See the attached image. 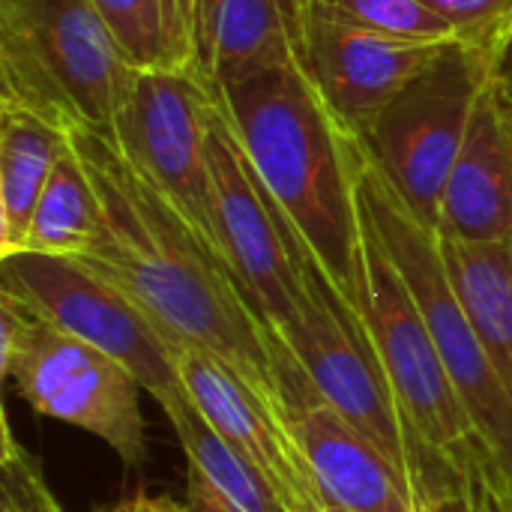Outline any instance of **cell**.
Masks as SVG:
<instances>
[{"instance_id": "obj_1", "label": "cell", "mask_w": 512, "mask_h": 512, "mask_svg": "<svg viewBox=\"0 0 512 512\" xmlns=\"http://www.w3.org/2000/svg\"><path fill=\"white\" fill-rule=\"evenodd\" d=\"M72 144L99 198V237L75 258L117 288L168 342L216 360L264 408L288 417L279 342L225 261L99 132Z\"/></svg>"}, {"instance_id": "obj_2", "label": "cell", "mask_w": 512, "mask_h": 512, "mask_svg": "<svg viewBox=\"0 0 512 512\" xmlns=\"http://www.w3.org/2000/svg\"><path fill=\"white\" fill-rule=\"evenodd\" d=\"M216 93L270 201L354 306L363 234L351 165L354 129L333 114L300 57Z\"/></svg>"}, {"instance_id": "obj_3", "label": "cell", "mask_w": 512, "mask_h": 512, "mask_svg": "<svg viewBox=\"0 0 512 512\" xmlns=\"http://www.w3.org/2000/svg\"><path fill=\"white\" fill-rule=\"evenodd\" d=\"M132 75L93 0H0V105L111 138Z\"/></svg>"}, {"instance_id": "obj_4", "label": "cell", "mask_w": 512, "mask_h": 512, "mask_svg": "<svg viewBox=\"0 0 512 512\" xmlns=\"http://www.w3.org/2000/svg\"><path fill=\"white\" fill-rule=\"evenodd\" d=\"M351 165L363 219L372 225L414 294L480 438L512 486V402L453 288L438 228L411 210V204L375 165L357 132L351 135Z\"/></svg>"}, {"instance_id": "obj_5", "label": "cell", "mask_w": 512, "mask_h": 512, "mask_svg": "<svg viewBox=\"0 0 512 512\" xmlns=\"http://www.w3.org/2000/svg\"><path fill=\"white\" fill-rule=\"evenodd\" d=\"M354 312L393 387L417 447L441 480L453 462L483 450L486 441L480 438L441 360L414 294L366 219L360 234Z\"/></svg>"}, {"instance_id": "obj_6", "label": "cell", "mask_w": 512, "mask_h": 512, "mask_svg": "<svg viewBox=\"0 0 512 512\" xmlns=\"http://www.w3.org/2000/svg\"><path fill=\"white\" fill-rule=\"evenodd\" d=\"M0 369L39 414L105 441L126 468L147 459L141 381L0 288Z\"/></svg>"}, {"instance_id": "obj_7", "label": "cell", "mask_w": 512, "mask_h": 512, "mask_svg": "<svg viewBox=\"0 0 512 512\" xmlns=\"http://www.w3.org/2000/svg\"><path fill=\"white\" fill-rule=\"evenodd\" d=\"M300 270L306 282L300 309L273 336L303 369L312 390L390 453V459L408 474L420 504V498L438 483V474L417 447L354 306L330 282L303 240Z\"/></svg>"}, {"instance_id": "obj_8", "label": "cell", "mask_w": 512, "mask_h": 512, "mask_svg": "<svg viewBox=\"0 0 512 512\" xmlns=\"http://www.w3.org/2000/svg\"><path fill=\"white\" fill-rule=\"evenodd\" d=\"M492 72L495 60L450 39L360 132L363 147L384 177L411 210L435 228L447 183L465 147L474 105Z\"/></svg>"}, {"instance_id": "obj_9", "label": "cell", "mask_w": 512, "mask_h": 512, "mask_svg": "<svg viewBox=\"0 0 512 512\" xmlns=\"http://www.w3.org/2000/svg\"><path fill=\"white\" fill-rule=\"evenodd\" d=\"M210 111V84L195 69H135L111 141L222 258L213 210Z\"/></svg>"}, {"instance_id": "obj_10", "label": "cell", "mask_w": 512, "mask_h": 512, "mask_svg": "<svg viewBox=\"0 0 512 512\" xmlns=\"http://www.w3.org/2000/svg\"><path fill=\"white\" fill-rule=\"evenodd\" d=\"M3 261V291L57 330L120 360L165 405L186 387L171 342L105 279L75 258L15 252Z\"/></svg>"}, {"instance_id": "obj_11", "label": "cell", "mask_w": 512, "mask_h": 512, "mask_svg": "<svg viewBox=\"0 0 512 512\" xmlns=\"http://www.w3.org/2000/svg\"><path fill=\"white\" fill-rule=\"evenodd\" d=\"M210 93V168L222 261L252 309L276 333L297 315L306 294L300 237L252 171L216 87Z\"/></svg>"}, {"instance_id": "obj_12", "label": "cell", "mask_w": 512, "mask_h": 512, "mask_svg": "<svg viewBox=\"0 0 512 512\" xmlns=\"http://www.w3.org/2000/svg\"><path fill=\"white\" fill-rule=\"evenodd\" d=\"M441 48L444 42L390 39L303 6L297 57L333 114L360 135Z\"/></svg>"}, {"instance_id": "obj_13", "label": "cell", "mask_w": 512, "mask_h": 512, "mask_svg": "<svg viewBox=\"0 0 512 512\" xmlns=\"http://www.w3.org/2000/svg\"><path fill=\"white\" fill-rule=\"evenodd\" d=\"M180 381L204 420L264 480L282 512H327L315 471L285 414L264 408L216 360L174 348Z\"/></svg>"}, {"instance_id": "obj_14", "label": "cell", "mask_w": 512, "mask_h": 512, "mask_svg": "<svg viewBox=\"0 0 512 512\" xmlns=\"http://www.w3.org/2000/svg\"><path fill=\"white\" fill-rule=\"evenodd\" d=\"M327 507L354 512H420L408 474L363 429L309 390L288 408Z\"/></svg>"}, {"instance_id": "obj_15", "label": "cell", "mask_w": 512, "mask_h": 512, "mask_svg": "<svg viewBox=\"0 0 512 512\" xmlns=\"http://www.w3.org/2000/svg\"><path fill=\"white\" fill-rule=\"evenodd\" d=\"M441 237L507 240L512 237V96L486 81L465 135V147L444 192Z\"/></svg>"}, {"instance_id": "obj_16", "label": "cell", "mask_w": 512, "mask_h": 512, "mask_svg": "<svg viewBox=\"0 0 512 512\" xmlns=\"http://www.w3.org/2000/svg\"><path fill=\"white\" fill-rule=\"evenodd\" d=\"M303 0H192V69L228 90L288 66L300 45Z\"/></svg>"}, {"instance_id": "obj_17", "label": "cell", "mask_w": 512, "mask_h": 512, "mask_svg": "<svg viewBox=\"0 0 512 512\" xmlns=\"http://www.w3.org/2000/svg\"><path fill=\"white\" fill-rule=\"evenodd\" d=\"M186 453L189 465V512H282L264 480L246 459L204 420L189 393L159 405Z\"/></svg>"}, {"instance_id": "obj_18", "label": "cell", "mask_w": 512, "mask_h": 512, "mask_svg": "<svg viewBox=\"0 0 512 512\" xmlns=\"http://www.w3.org/2000/svg\"><path fill=\"white\" fill-rule=\"evenodd\" d=\"M441 246L465 315L512 402V237H441Z\"/></svg>"}, {"instance_id": "obj_19", "label": "cell", "mask_w": 512, "mask_h": 512, "mask_svg": "<svg viewBox=\"0 0 512 512\" xmlns=\"http://www.w3.org/2000/svg\"><path fill=\"white\" fill-rule=\"evenodd\" d=\"M69 147V135L45 120L0 105V258L21 249L36 201Z\"/></svg>"}, {"instance_id": "obj_20", "label": "cell", "mask_w": 512, "mask_h": 512, "mask_svg": "<svg viewBox=\"0 0 512 512\" xmlns=\"http://www.w3.org/2000/svg\"><path fill=\"white\" fill-rule=\"evenodd\" d=\"M99 198L90 174L69 138V147L57 159L36 210L30 216L24 243L18 252L81 258L99 237ZM15 255V252H12Z\"/></svg>"}, {"instance_id": "obj_21", "label": "cell", "mask_w": 512, "mask_h": 512, "mask_svg": "<svg viewBox=\"0 0 512 512\" xmlns=\"http://www.w3.org/2000/svg\"><path fill=\"white\" fill-rule=\"evenodd\" d=\"M135 69H192V0H93Z\"/></svg>"}, {"instance_id": "obj_22", "label": "cell", "mask_w": 512, "mask_h": 512, "mask_svg": "<svg viewBox=\"0 0 512 512\" xmlns=\"http://www.w3.org/2000/svg\"><path fill=\"white\" fill-rule=\"evenodd\" d=\"M309 9L405 42H447L456 39L453 27L423 0H306Z\"/></svg>"}, {"instance_id": "obj_23", "label": "cell", "mask_w": 512, "mask_h": 512, "mask_svg": "<svg viewBox=\"0 0 512 512\" xmlns=\"http://www.w3.org/2000/svg\"><path fill=\"white\" fill-rule=\"evenodd\" d=\"M420 512H512V486L483 447L453 462L447 477L420 498Z\"/></svg>"}, {"instance_id": "obj_24", "label": "cell", "mask_w": 512, "mask_h": 512, "mask_svg": "<svg viewBox=\"0 0 512 512\" xmlns=\"http://www.w3.org/2000/svg\"><path fill=\"white\" fill-rule=\"evenodd\" d=\"M456 33L459 42L498 63L512 39V0H423Z\"/></svg>"}, {"instance_id": "obj_25", "label": "cell", "mask_w": 512, "mask_h": 512, "mask_svg": "<svg viewBox=\"0 0 512 512\" xmlns=\"http://www.w3.org/2000/svg\"><path fill=\"white\" fill-rule=\"evenodd\" d=\"M3 477H0V512H63L51 495L36 459L15 444L9 426L3 429Z\"/></svg>"}, {"instance_id": "obj_26", "label": "cell", "mask_w": 512, "mask_h": 512, "mask_svg": "<svg viewBox=\"0 0 512 512\" xmlns=\"http://www.w3.org/2000/svg\"><path fill=\"white\" fill-rule=\"evenodd\" d=\"M99 512H189L186 507H180V504H174V501H168V498H147V495H135V498H129V501H120V504H114V507H108V510H99Z\"/></svg>"}, {"instance_id": "obj_27", "label": "cell", "mask_w": 512, "mask_h": 512, "mask_svg": "<svg viewBox=\"0 0 512 512\" xmlns=\"http://www.w3.org/2000/svg\"><path fill=\"white\" fill-rule=\"evenodd\" d=\"M495 75H498V81L507 87V93L512 96V39L507 42V48L501 51L498 63H495Z\"/></svg>"}, {"instance_id": "obj_28", "label": "cell", "mask_w": 512, "mask_h": 512, "mask_svg": "<svg viewBox=\"0 0 512 512\" xmlns=\"http://www.w3.org/2000/svg\"><path fill=\"white\" fill-rule=\"evenodd\" d=\"M327 512H354V510H342V507H327Z\"/></svg>"}, {"instance_id": "obj_29", "label": "cell", "mask_w": 512, "mask_h": 512, "mask_svg": "<svg viewBox=\"0 0 512 512\" xmlns=\"http://www.w3.org/2000/svg\"><path fill=\"white\" fill-rule=\"evenodd\" d=\"M303 6H306V0H303Z\"/></svg>"}]
</instances>
